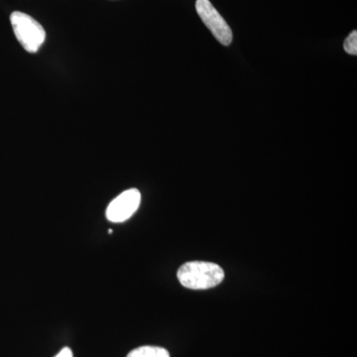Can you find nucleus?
I'll use <instances>...</instances> for the list:
<instances>
[{
  "instance_id": "obj_4",
  "label": "nucleus",
  "mask_w": 357,
  "mask_h": 357,
  "mask_svg": "<svg viewBox=\"0 0 357 357\" xmlns=\"http://www.w3.org/2000/svg\"><path fill=\"white\" fill-rule=\"evenodd\" d=\"M140 203L141 194L137 189L126 190L109 204L105 215L109 222H126L138 210Z\"/></svg>"
},
{
  "instance_id": "obj_5",
  "label": "nucleus",
  "mask_w": 357,
  "mask_h": 357,
  "mask_svg": "<svg viewBox=\"0 0 357 357\" xmlns=\"http://www.w3.org/2000/svg\"><path fill=\"white\" fill-rule=\"evenodd\" d=\"M126 357H170V354L163 347L145 345L133 349Z\"/></svg>"
},
{
  "instance_id": "obj_2",
  "label": "nucleus",
  "mask_w": 357,
  "mask_h": 357,
  "mask_svg": "<svg viewBox=\"0 0 357 357\" xmlns=\"http://www.w3.org/2000/svg\"><path fill=\"white\" fill-rule=\"evenodd\" d=\"M16 39L28 53H37L46 39L43 26L28 14L14 11L10 16Z\"/></svg>"
},
{
  "instance_id": "obj_3",
  "label": "nucleus",
  "mask_w": 357,
  "mask_h": 357,
  "mask_svg": "<svg viewBox=\"0 0 357 357\" xmlns=\"http://www.w3.org/2000/svg\"><path fill=\"white\" fill-rule=\"evenodd\" d=\"M196 9L202 21L213 33L215 39L223 46H229L234 38L231 28L211 3L210 0H197Z\"/></svg>"
},
{
  "instance_id": "obj_1",
  "label": "nucleus",
  "mask_w": 357,
  "mask_h": 357,
  "mask_svg": "<svg viewBox=\"0 0 357 357\" xmlns=\"http://www.w3.org/2000/svg\"><path fill=\"white\" fill-rule=\"evenodd\" d=\"M177 276L185 288L208 290L222 283L225 279V271L215 263L191 261L178 268Z\"/></svg>"
},
{
  "instance_id": "obj_6",
  "label": "nucleus",
  "mask_w": 357,
  "mask_h": 357,
  "mask_svg": "<svg viewBox=\"0 0 357 357\" xmlns=\"http://www.w3.org/2000/svg\"><path fill=\"white\" fill-rule=\"evenodd\" d=\"M344 49L349 55L356 56L357 54V32L356 30L352 31L345 39Z\"/></svg>"
},
{
  "instance_id": "obj_7",
  "label": "nucleus",
  "mask_w": 357,
  "mask_h": 357,
  "mask_svg": "<svg viewBox=\"0 0 357 357\" xmlns=\"http://www.w3.org/2000/svg\"><path fill=\"white\" fill-rule=\"evenodd\" d=\"M55 357H74L69 347H64Z\"/></svg>"
}]
</instances>
